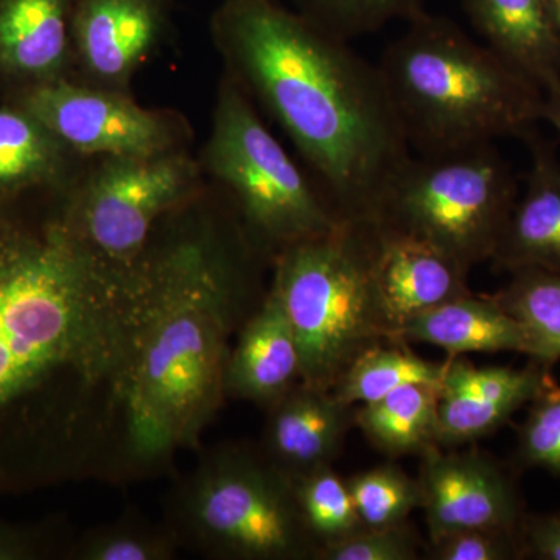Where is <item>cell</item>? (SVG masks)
Segmentation results:
<instances>
[{
	"label": "cell",
	"mask_w": 560,
	"mask_h": 560,
	"mask_svg": "<svg viewBox=\"0 0 560 560\" xmlns=\"http://www.w3.org/2000/svg\"><path fill=\"white\" fill-rule=\"evenodd\" d=\"M440 386L412 383L353 411L372 447L389 458L422 455L436 444Z\"/></svg>",
	"instance_id": "cell-22"
},
{
	"label": "cell",
	"mask_w": 560,
	"mask_h": 560,
	"mask_svg": "<svg viewBox=\"0 0 560 560\" xmlns=\"http://www.w3.org/2000/svg\"><path fill=\"white\" fill-rule=\"evenodd\" d=\"M383 51L378 69L408 145L452 153L537 130L544 91L456 22L427 13Z\"/></svg>",
	"instance_id": "cell-4"
},
{
	"label": "cell",
	"mask_w": 560,
	"mask_h": 560,
	"mask_svg": "<svg viewBox=\"0 0 560 560\" xmlns=\"http://www.w3.org/2000/svg\"><path fill=\"white\" fill-rule=\"evenodd\" d=\"M346 482L364 529L401 525L420 508L418 478H411L396 464L359 471Z\"/></svg>",
	"instance_id": "cell-26"
},
{
	"label": "cell",
	"mask_w": 560,
	"mask_h": 560,
	"mask_svg": "<svg viewBox=\"0 0 560 560\" xmlns=\"http://www.w3.org/2000/svg\"><path fill=\"white\" fill-rule=\"evenodd\" d=\"M418 482L429 544L464 530L521 536L526 515L521 490L511 470L489 453L431 445L420 455Z\"/></svg>",
	"instance_id": "cell-11"
},
{
	"label": "cell",
	"mask_w": 560,
	"mask_h": 560,
	"mask_svg": "<svg viewBox=\"0 0 560 560\" xmlns=\"http://www.w3.org/2000/svg\"><path fill=\"white\" fill-rule=\"evenodd\" d=\"M198 183L197 162L180 150L154 156H106L66 213L102 259L131 267L149 249L158 220L189 200Z\"/></svg>",
	"instance_id": "cell-9"
},
{
	"label": "cell",
	"mask_w": 560,
	"mask_h": 560,
	"mask_svg": "<svg viewBox=\"0 0 560 560\" xmlns=\"http://www.w3.org/2000/svg\"><path fill=\"white\" fill-rule=\"evenodd\" d=\"M10 103L35 116L81 156H154L179 150L184 135L172 114L142 108L128 92L80 80L13 91Z\"/></svg>",
	"instance_id": "cell-10"
},
{
	"label": "cell",
	"mask_w": 560,
	"mask_h": 560,
	"mask_svg": "<svg viewBox=\"0 0 560 560\" xmlns=\"http://www.w3.org/2000/svg\"><path fill=\"white\" fill-rule=\"evenodd\" d=\"M245 280L241 259L206 234L147 249L131 265L119 412L136 459L189 447L219 410Z\"/></svg>",
	"instance_id": "cell-3"
},
{
	"label": "cell",
	"mask_w": 560,
	"mask_h": 560,
	"mask_svg": "<svg viewBox=\"0 0 560 560\" xmlns=\"http://www.w3.org/2000/svg\"><path fill=\"white\" fill-rule=\"evenodd\" d=\"M293 486L302 522L318 551L364 529L348 482L331 466L293 478Z\"/></svg>",
	"instance_id": "cell-25"
},
{
	"label": "cell",
	"mask_w": 560,
	"mask_h": 560,
	"mask_svg": "<svg viewBox=\"0 0 560 560\" xmlns=\"http://www.w3.org/2000/svg\"><path fill=\"white\" fill-rule=\"evenodd\" d=\"M5 217L2 215V213H0V231H2V226H3V223H5Z\"/></svg>",
	"instance_id": "cell-36"
},
{
	"label": "cell",
	"mask_w": 560,
	"mask_h": 560,
	"mask_svg": "<svg viewBox=\"0 0 560 560\" xmlns=\"http://www.w3.org/2000/svg\"><path fill=\"white\" fill-rule=\"evenodd\" d=\"M375 272L394 335L407 320L471 293L467 287L469 270L448 254L381 224Z\"/></svg>",
	"instance_id": "cell-15"
},
{
	"label": "cell",
	"mask_w": 560,
	"mask_h": 560,
	"mask_svg": "<svg viewBox=\"0 0 560 560\" xmlns=\"http://www.w3.org/2000/svg\"><path fill=\"white\" fill-rule=\"evenodd\" d=\"M75 0H0V81L13 91L70 79Z\"/></svg>",
	"instance_id": "cell-16"
},
{
	"label": "cell",
	"mask_w": 560,
	"mask_h": 560,
	"mask_svg": "<svg viewBox=\"0 0 560 560\" xmlns=\"http://www.w3.org/2000/svg\"><path fill=\"white\" fill-rule=\"evenodd\" d=\"M444 363L420 359L404 342H381L364 350L331 389L346 407L371 404L400 386L441 385Z\"/></svg>",
	"instance_id": "cell-23"
},
{
	"label": "cell",
	"mask_w": 560,
	"mask_h": 560,
	"mask_svg": "<svg viewBox=\"0 0 560 560\" xmlns=\"http://www.w3.org/2000/svg\"><path fill=\"white\" fill-rule=\"evenodd\" d=\"M73 153L35 116L10 103L0 108V202L69 184Z\"/></svg>",
	"instance_id": "cell-21"
},
{
	"label": "cell",
	"mask_w": 560,
	"mask_h": 560,
	"mask_svg": "<svg viewBox=\"0 0 560 560\" xmlns=\"http://www.w3.org/2000/svg\"><path fill=\"white\" fill-rule=\"evenodd\" d=\"M486 46L541 91L560 81V44L548 0H463Z\"/></svg>",
	"instance_id": "cell-19"
},
{
	"label": "cell",
	"mask_w": 560,
	"mask_h": 560,
	"mask_svg": "<svg viewBox=\"0 0 560 560\" xmlns=\"http://www.w3.org/2000/svg\"><path fill=\"white\" fill-rule=\"evenodd\" d=\"M180 514L190 536L221 558L302 560L318 552L293 478L265 455L234 448L205 460L183 490Z\"/></svg>",
	"instance_id": "cell-8"
},
{
	"label": "cell",
	"mask_w": 560,
	"mask_h": 560,
	"mask_svg": "<svg viewBox=\"0 0 560 560\" xmlns=\"http://www.w3.org/2000/svg\"><path fill=\"white\" fill-rule=\"evenodd\" d=\"M205 165L231 191L254 245L275 256L342 221L265 127L230 73L220 84Z\"/></svg>",
	"instance_id": "cell-7"
},
{
	"label": "cell",
	"mask_w": 560,
	"mask_h": 560,
	"mask_svg": "<svg viewBox=\"0 0 560 560\" xmlns=\"http://www.w3.org/2000/svg\"><path fill=\"white\" fill-rule=\"evenodd\" d=\"M210 24L228 73L285 131L337 215L377 221L411 156L378 66L276 0H223Z\"/></svg>",
	"instance_id": "cell-2"
},
{
	"label": "cell",
	"mask_w": 560,
	"mask_h": 560,
	"mask_svg": "<svg viewBox=\"0 0 560 560\" xmlns=\"http://www.w3.org/2000/svg\"><path fill=\"white\" fill-rule=\"evenodd\" d=\"M300 382V348L278 294L271 289L231 350L226 393L268 408Z\"/></svg>",
	"instance_id": "cell-18"
},
{
	"label": "cell",
	"mask_w": 560,
	"mask_h": 560,
	"mask_svg": "<svg viewBox=\"0 0 560 560\" xmlns=\"http://www.w3.org/2000/svg\"><path fill=\"white\" fill-rule=\"evenodd\" d=\"M265 456L290 478L334 464L355 427L353 407L331 390L298 383L268 407Z\"/></svg>",
	"instance_id": "cell-14"
},
{
	"label": "cell",
	"mask_w": 560,
	"mask_h": 560,
	"mask_svg": "<svg viewBox=\"0 0 560 560\" xmlns=\"http://www.w3.org/2000/svg\"><path fill=\"white\" fill-rule=\"evenodd\" d=\"M541 120L547 121L560 139V81H556L544 91V108Z\"/></svg>",
	"instance_id": "cell-34"
},
{
	"label": "cell",
	"mask_w": 560,
	"mask_h": 560,
	"mask_svg": "<svg viewBox=\"0 0 560 560\" xmlns=\"http://www.w3.org/2000/svg\"><path fill=\"white\" fill-rule=\"evenodd\" d=\"M492 298L522 324L530 360L552 370L560 360V271L512 272L511 282Z\"/></svg>",
	"instance_id": "cell-24"
},
{
	"label": "cell",
	"mask_w": 560,
	"mask_h": 560,
	"mask_svg": "<svg viewBox=\"0 0 560 560\" xmlns=\"http://www.w3.org/2000/svg\"><path fill=\"white\" fill-rule=\"evenodd\" d=\"M377 250V221L342 220L276 254L271 289L300 348L302 383L331 390L364 350L393 342Z\"/></svg>",
	"instance_id": "cell-5"
},
{
	"label": "cell",
	"mask_w": 560,
	"mask_h": 560,
	"mask_svg": "<svg viewBox=\"0 0 560 560\" xmlns=\"http://www.w3.org/2000/svg\"><path fill=\"white\" fill-rule=\"evenodd\" d=\"M530 151L526 190L515 202L493 253L497 271H560V158L539 131L525 140Z\"/></svg>",
	"instance_id": "cell-17"
},
{
	"label": "cell",
	"mask_w": 560,
	"mask_h": 560,
	"mask_svg": "<svg viewBox=\"0 0 560 560\" xmlns=\"http://www.w3.org/2000/svg\"><path fill=\"white\" fill-rule=\"evenodd\" d=\"M393 342H423L453 357L470 352L533 353L528 335L514 316L489 296L474 293L445 302L401 324Z\"/></svg>",
	"instance_id": "cell-20"
},
{
	"label": "cell",
	"mask_w": 560,
	"mask_h": 560,
	"mask_svg": "<svg viewBox=\"0 0 560 560\" xmlns=\"http://www.w3.org/2000/svg\"><path fill=\"white\" fill-rule=\"evenodd\" d=\"M298 11L335 38L350 40L382 31L393 21H411L425 0H294Z\"/></svg>",
	"instance_id": "cell-27"
},
{
	"label": "cell",
	"mask_w": 560,
	"mask_h": 560,
	"mask_svg": "<svg viewBox=\"0 0 560 560\" xmlns=\"http://www.w3.org/2000/svg\"><path fill=\"white\" fill-rule=\"evenodd\" d=\"M130 270L102 259L68 213L0 231V486L38 480L75 430L77 399L119 394Z\"/></svg>",
	"instance_id": "cell-1"
},
{
	"label": "cell",
	"mask_w": 560,
	"mask_h": 560,
	"mask_svg": "<svg viewBox=\"0 0 560 560\" xmlns=\"http://www.w3.org/2000/svg\"><path fill=\"white\" fill-rule=\"evenodd\" d=\"M525 558L560 560V511L526 514L521 526Z\"/></svg>",
	"instance_id": "cell-32"
},
{
	"label": "cell",
	"mask_w": 560,
	"mask_h": 560,
	"mask_svg": "<svg viewBox=\"0 0 560 560\" xmlns=\"http://www.w3.org/2000/svg\"><path fill=\"white\" fill-rule=\"evenodd\" d=\"M552 378L551 368L530 360L523 370L477 368L453 357L440 385L436 444L460 448L501 429Z\"/></svg>",
	"instance_id": "cell-13"
},
{
	"label": "cell",
	"mask_w": 560,
	"mask_h": 560,
	"mask_svg": "<svg viewBox=\"0 0 560 560\" xmlns=\"http://www.w3.org/2000/svg\"><path fill=\"white\" fill-rule=\"evenodd\" d=\"M43 552V539L35 530L0 521V560L38 559Z\"/></svg>",
	"instance_id": "cell-33"
},
{
	"label": "cell",
	"mask_w": 560,
	"mask_h": 560,
	"mask_svg": "<svg viewBox=\"0 0 560 560\" xmlns=\"http://www.w3.org/2000/svg\"><path fill=\"white\" fill-rule=\"evenodd\" d=\"M517 191L514 168L495 143L411 154L383 198L377 223L431 243L470 271L492 259Z\"/></svg>",
	"instance_id": "cell-6"
},
{
	"label": "cell",
	"mask_w": 560,
	"mask_h": 560,
	"mask_svg": "<svg viewBox=\"0 0 560 560\" xmlns=\"http://www.w3.org/2000/svg\"><path fill=\"white\" fill-rule=\"evenodd\" d=\"M75 555L83 560H165L175 555V541L161 530L117 525L91 533Z\"/></svg>",
	"instance_id": "cell-29"
},
{
	"label": "cell",
	"mask_w": 560,
	"mask_h": 560,
	"mask_svg": "<svg viewBox=\"0 0 560 560\" xmlns=\"http://www.w3.org/2000/svg\"><path fill=\"white\" fill-rule=\"evenodd\" d=\"M422 540L410 523L381 529H363L348 540L323 548L320 560H416Z\"/></svg>",
	"instance_id": "cell-30"
},
{
	"label": "cell",
	"mask_w": 560,
	"mask_h": 560,
	"mask_svg": "<svg viewBox=\"0 0 560 560\" xmlns=\"http://www.w3.org/2000/svg\"><path fill=\"white\" fill-rule=\"evenodd\" d=\"M550 2V10L552 21H555L556 33H558L560 44V0H548Z\"/></svg>",
	"instance_id": "cell-35"
},
{
	"label": "cell",
	"mask_w": 560,
	"mask_h": 560,
	"mask_svg": "<svg viewBox=\"0 0 560 560\" xmlns=\"http://www.w3.org/2000/svg\"><path fill=\"white\" fill-rule=\"evenodd\" d=\"M433 560H515L523 559L521 536L499 530H464L436 544L427 545Z\"/></svg>",
	"instance_id": "cell-31"
},
{
	"label": "cell",
	"mask_w": 560,
	"mask_h": 560,
	"mask_svg": "<svg viewBox=\"0 0 560 560\" xmlns=\"http://www.w3.org/2000/svg\"><path fill=\"white\" fill-rule=\"evenodd\" d=\"M172 0H75L70 24L80 81L128 92L132 77L164 40Z\"/></svg>",
	"instance_id": "cell-12"
},
{
	"label": "cell",
	"mask_w": 560,
	"mask_h": 560,
	"mask_svg": "<svg viewBox=\"0 0 560 560\" xmlns=\"http://www.w3.org/2000/svg\"><path fill=\"white\" fill-rule=\"evenodd\" d=\"M514 466L541 469L560 480V385L555 377L529 401L528 416L517 427Z\"/></svg>",
	"instance_id": "cell-28"
}]
</instances>
